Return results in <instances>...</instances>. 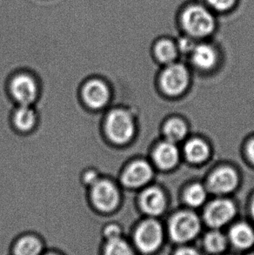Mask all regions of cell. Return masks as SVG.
Returning <instances> with one entry per match:
<instances>
[{
    "label": "cell",
    "mask_w": 254,
    "mask_h": 255,
    "mask_svg": "<svg viewBox=\"0 0 254 255\" xmlns=\"http://www.w3.org/2000/svg\"><path fill=\"white\" fill-rule=\"evenodd\" d=\"M182 23L186 31L196 38L208 36L215 27V20L212 13L200 5L188 7L183 13Z\"/></svg>",
    "instance_id": "cell-1"
},
{
    "label": "cell",
    "mask_w": 254,
    "mask_h": 255,
    "mask_svg": "<svg viewBox=\"0 0 254 255\" xmlns=\"http://www.w3.org/2000/svg\"><path fill=\"white\" fill-rule=\"evenodd\" d=\"M106 128L109 138L118 144L129 141L134 133L133 121L130 114L120 109L108 115Z\"/></svg>",
    "instance_id": "cell-2"
},
{
    "label": "cell",
    "mask_w": 254,
    "mask_h": 255,
    "mask_svg": "<svg viewBox=\"0 0 254 255\" xmlns=\"http://www.w3.org/2000/svg\"><path fill=\"white\" fill-rule=\"evenodd\" d=\"M163 231L157 221H144L137 228L134 241L137 249L144 254L154 252L161 244Z\"/></svg>",
    "instance_id": "cell-3"
},
{
    "label": "cell",
    "mask_w": 254,
    "mask_h": 255,
    "mask_svg": "<svg viewBox=\"0 0 254 255\" xmlns=\"http://www.w3.org/2000/svg\"><path fill=\"white\" fill-rule=\"evenodd\" d=\"M200 229L199 218L191 212L176 214L170 226L172 238L178 242H188L198 235Z\"/></svg>",
    "instance_id": "cell-4"
},
{
    "label": "cell",
    "mask_w": 254,
    "mask_h": 255,
    "mask_svg": "<svg viewBox=\"0 0 254 255\" xmlns=\"http://www.w3.org/2000/svg\"><path fill=\"white\" fill-rule=\"evenodd\" d=\"M92 200L98 210L110 213L117 207L120 195L116 186L111 181L98 180L93 185Z\"/></svg>",
    "instance_id": "cell-5"
},
{
    "label": "cell",
    "mask_w": 254,
    "mask_h": 255,
    "mask_svg": "<svg viewBox=\"0 0 254 255\" xmlns=\"http://www.w3.org/2000/svg\"><path fill=\"white\" fill-rule=\"evenodd\" d=\"M188 79V73L185 66L173 64L162 74V88L169 95H179L186 89Z\"/></svg>",
    "instance_id": "cell-6"
},
{
    "label": "cell",
    "mask_w": 254,
    "mask_h": 255,
    "mask_svg": "<svg viewBox=\"0 0 254 255\" xmlns=\"http://www.w3.org/2000/svg\"><path fill=\"white\" fill-rule=\"evenodd\" d=\"M236 214L234 203L227 200H218L206 208L205 219L213 228H220L227 224Z\"/></svg>",
    "instance_id": "cell-7"
},
{
    "label": "cell",
    "mask_w": 254,
    "mask_h": 255,
    "mask_svg": "<svg viewBox=\"0 0 254 255\" xmlns=\"http://www.w3.org/2000/svg\"><path fill=\"white\" fill-rule=\"evenodd\" d=\"M10 91L14 98L21 105L29 106L37 96V85L31 77L20 74L14 78Z\"/></svg>",
    "instance_id": "cell-8"
},
{
    "label": "cell",
    "mask_w": 254,
    "mask_h": 255,
    "mask_svg": "<svg viewBox=\"0 0 254 255\" xmlns=\"http://www.w3.org/2000/svg\"><path fill=\"white\" fill-rule=\"evenodd\" d=\"M83 97L90 107L100 108L108 102L110 93L107 85L100 80H90L83 89Z\"/></svg>",
    "instance_id": "cell-9"
},
{
    "label": "cell",
    "mask_w": 254,
    "mask_h": 255,
    "mask_svg": "<svg viewBox=\"0 0 254 255\" xmlns=\"http://www.w3.org/2000/svg\"><path fill=\"white\" fill-rule=\"evenodd\" d=\"M236 172L229 167H222L213 172L209 179V186L217 193H230L238 185Z\"/></svg>",
    "instance_id": "cell-10"
},
{
    "label": "cell",
    "mask_w": 254,
    "mask_h": 255,
    "mask_svg": "<svg viewBox=\"0 0 254 255\" xmlns=\"http://www.w3.org/2000/svg\"><path fill=\"white\" fill-rule=\"evenodd\" d=\"M152 177V170L144 161H136L128 166L122 176V181L130 187H138L147 183Z\"/></svg>",
    "instance_id": "cell-11"
},
{
    "label": "cell",
    "mask_w": 254,
    "mask_h": 255,
    "mask_svg": "<svg viewBox=\"0 0 254 255\" xmlns=\"http://www.w3.org/2000/svg\"><path fill=\"white\" fill-rule=\"evenodd\" d=\"M142 209L150 215L162 214L166 207L165 194L157 187H151L142 193L140 198Z\"/></svg>",
    "instance_id": "cell-12"
},
{
    "label": "cell",
    "mask_w": 254,
    "mask_h": 255,
    "mask_svg": "<svg viewBox=\"0 0 254 255\" xmlns=\"http://www.w3.org/2000/svg\"><path fill=\"white\" fill-rule=\"evenodd\" d=\"M45 253L44 244L37 235H22L14 243L12 255H42Z\"/></svg>",
    "instance_id": "cell-13"
},
{
    "label": "cell",
    "mask_w": 254,
    "mask_h": 255,
    "mask_svg": "<svg viewBox=\"0 0 254 255\" xmlns=\"http://www.w3.org/2000/svg\"><path fill=\"white\" fill-rule=\"evenodd\" d=\"M154 160L157 166L162 169L174 167L179 161V151L174 143L165 142L158 145L154 152Z\"/></svg>",
    "instance_id": "cell-14"
},
{
    "label": "cell",
    "mask_w": 254,
    "mask_h": 255,
    "mask_svg": "<svg viewBox=\"0 0 254 255\" xmlns=\"http://www.w3.org/2000/svg\"><path fill=\"white\" fill-rule=\"evenodd\" d=\"M216 60V52L211 45L206 44L197 45L192 51V61L201 69L212 68Z\"/></svg>",
    "instance_id": "cell-15"
},
{
    "label": "cell",
    "mask_w": 254,
    "mask_h": 255,
    "mask_svg": "<svg viewBox=\"0 0 254 255\" xmlns=\"http://www.w3.org/2000/svg\"><path fill=\"white\" fill-rule=\"evenodd\" d=\"M230 237L234 245L241 249H248L254 243V232L250 226L241 223L232 228Z\"/></svg>",
    "instance_id": "cell-16"
},
{
    "label": "cell",
    "mask_w": 254,
    "mask_h": 255,
    "mask_svg": "<svg viewBox=\"0 0 254 255\" xmlns=\"http://www.w3.org/2000/svg\"><path fill=\"white\" fill-rule=\"evenodd\" d=\"M185 152L191 162L201 163L208 158L209 147L203 140L195 138L186 144Z\"/></svg>",
    "instance_id": "cell-17"
},
{
    "label": "cell",
    "mask_w": 254,
    "mask_h": 255,
    "mask_svg": "<svg viewBox=\"0 0 254 255\" xmlns=\"http://www.w3.org/2000/svg\"><path fill=\"white\" fill-rule=\"evenodd\" d=\"M102 255H135L129 243L122 238L106 241L102 248Z\"/></svg>",
    "instance_id": "cell-18"
},
{
    "label": "cell",
    "mask_w": 254,
    "mask_h": 255,
    "mask_svg": "<svg viewBox=\"0 0 254 255\" xmlns=\"http://www.w3.org/2000/svg\"><path fill=\"white\" fill-rule=\"evenodd\" d=\"M14 123L22 131L30 130L35 123V114L26 105H21L14 114Z\"/></svg>",
    "instance_id": "cell-19"
},
{
    "label": "cell",
    "mask_w": 254,
    "mask_h": 255,
    "mask_svg": "<svg viewBox=\"0 0 254 255\" xmlns=\"http://www.w3.org/2000/svg\"><path fill=\"white\" fill-rule=\"evenodd\" d=\"M164 131L168 141L175 143L182 140L183 138H185L187 132V128L182 121L173 119L165 124Z\"/></svg>",
    "instance_id": "cell-20"
},
{
    "label": "cell",
    "mask_w": 254,
    "mask_h": 255,
    "mask_svg": "<svg viewBox=\"0 0 254 255\" xmlns=\"http://www.w3.org/2000/svg\"><path fill=\"white\" fill-rule=\"evenodd\" d=\"M155 53L161 62L172 63L177 57V48L172 42L161 40L156 45Z\"/></svg>",
    "instance_id": "cell-21"
},
{
    "label": "cell",
    "mask_w": 254,
    "mask_h": 255,
    "mask_svg": "<svg viewBox=\"0 0 254 255\" xmlns=\"http://www.w3.org/2000/svg\"><path fill=\"white\" fill-rule=\"evenodd\" d=\"M205 245L210 252L220 253L226 249L227 240L220 232H211L206 236Z\"/></svg>",
    "instance_id": "cell-22"
},
{
    "label": "cell",
    "mask_w": 254,
    "mask_h": 255,
    "mask_svg": "<svg viewBox=\"0 0 254 255\" xmlns=\"http://www.w3.org/2000/svg\"><path fill=\"white\" fill-rule=\"evenodd\" d=\"M206 191L201 185L195 184L190 186L186 191L185 199L192 207H199L206 200Z\"/></svg>",
    "instance_id": "cell-23"
},
{
    "label": "cell",
    "mask_w": 254,
    "mask_h": 255,
    "mask_svg": "<svg viewBox=\"0 0 254 255\" xmlns=\"http://www.w3.org/2000/svg\"><path fill=\"white\" fill-rule=\"evenodd\" d=\"M122 234V229L117 224L111 223L106 225L102 229V235H103L105 241L114 240V239L121 238Z\"/></svg>",
    "instance_id": "cell-24"
},
{
    "label": "cell",
    "mask_w": 254,
    "mask_h": 255,
    "mask_svg": "<svg viewBox=\"0 0 254 255\" xmlns=\"http://www.w3.org/2000/svg\"><path fill=\"white\" fill-rule=\"evenodd\" d=\"M236 0H207V2L214 10L224 11L234 6Z\"/></svg>",
    "instance_id": "cell-25"
},
{
    "label": "cell",
    "mask_w": 254,
    "mask_h": 255,
    "mask_svg": "<svg viewBox=\"0 0 254 255\" xmlns=\"http://www.w3.org/2000/svg\"><path fill=\"white\" fill-rule=\"evenodd\" d=\"M194 47H195L194 43H193L192 39H190V38H182V39L179 41V49H180L183 52H192Z\"/></svg>",
    "instance_id": "cell-26"
},
{
    "label": "cell",
    "mask_w": 254,
    "mask_h": 255,
    "mask_svg": "<svg viewBox=\"0 0 254 255\" xmlns=\"http://www.w3.org/2000/svg\"><path fill=\"white\" fill-rule=\"evenodd\" d=\"M176 255H199V253L197 252L194 249H190V248H183L178 250L176 253Z\"/></svg>",
    "instance_id": "cell-27"
},
{
    "label": "cell",
    "mask_w": 254,
    "mask_h": 255,
    "mask_svg": "<svg viewBox=\"0 0 254 255\" xmlns=\"http://www.w3.org/2000/svg\"><path fill=\"white\" fill-rule=\"evenodd\" d=\"M85 179H86V183H88V184H92V185H94V184L98 181L96 173L93 172H87L86 176H85Z\"/></svg>",
    "instance_id": "cell-28"
},
{
    "label": "cell",
    "mask_w": 254,
    "mask_h": 255,
    "mask_svg": "<svg viewBox=\"0 0 254 255\" xmlns=\"http://www.w3.org/2000/svg\"><path fill=\"white\" fill-rule=\"evenodd\" d=\"M248 153L249 159L254 164V139L252 140L248 146Z\"/></svg>",
    "instance_id": "cell-29"
},
{
    "label": "cell",
    "mask_w": 254,
    "mask_h": 255,
    "mask_svg": "<svg viewBox=\"0 0 254 255\" xmlns=\"http://www.w3.org/2000/svg\"><path fill=\"white\" fill-rule=\"evenodd\" d=\"M42 255H61L59 253L57 252H52V251H47V252H45Z\"/></svg>",
    "instance_id": "cell-30"
},
{
    "label": "cell",
    "mask_w": 254,
    "mask_h": 255,
    "mask_svg": "<svg viewBox=\"0 0 254 255\" xmlns=\"http://www.w3.org/2000/svg\"><path fill=\"white\" fill-rule=\"evenodd\" d=\"M252 213H253V215H254V200L253 201V206H252Z\"/></svg>",
    "instance_id": "cell-31"
},
{
    "label": "cell",
    "mask_w": 254,
    "mask_h": 255,
    "mask_svg": "<svg viewBox=\"0 0 254 255\" xmlns=\"http://www.w3.org/2000/svg\"><path fill=\"white\" fill-rule=\"evenodd\" d=\"M254 255V254H253V255Z\"/></svg>",
    "instance_id": "cell-32"
}]
</instances>
